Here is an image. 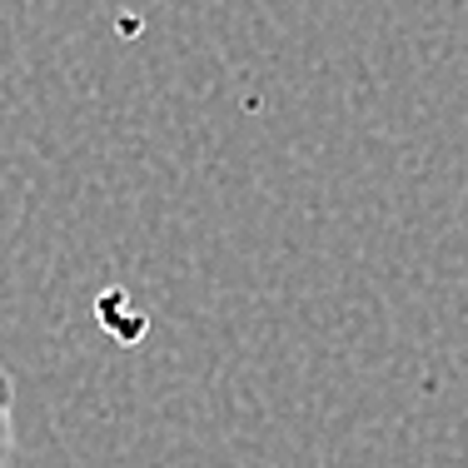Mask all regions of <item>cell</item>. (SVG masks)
Wrapping results in <instances>:
<instances>
[{"label": "cell", "mask_w": 468, "mask_h": 468, "mask_svg": "<svg viewBox=\"0 0 468 468\" xmlns=\"http://www.w3.org/2000/svg\"><path fill=\"white\" fill-rule=\"evenodd\" d=\"M10 459H16V384L0 364V468H10Z\"/></svg>", "instance_id": "1"}]
</instances>
